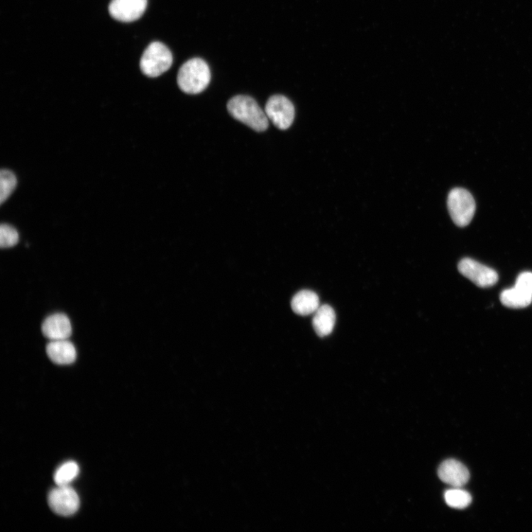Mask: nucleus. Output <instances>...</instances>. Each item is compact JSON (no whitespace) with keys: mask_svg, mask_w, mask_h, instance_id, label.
Instances as JSON below:
<instances>
[{"mask_svg":"<svg viewBox=\"0 0 532 532\" xmlns=\"http://www.w3.org/2000/svg\"><path fill=\"white\" fill-rule=\"evenodd\" d=\"M227 109L231 116L255 131L269 128V118L257 101L250 96H237L230 99Z\"/></svg>","mask_w":532,"mask_h":532,"instance_id":"f257e3e1","label":"nucleus"},{"mask_svg":"<svg viewBox=\"0 0 532 532\" xmlns=\"http://www.w3.org/2000/svg\"><path fill=\"white\" fill-rule=\"evenodd\" d=\"M210 80L209 67L204 60L199 58L185 62L177 77V84L187 94H201L208 87Z\"/></svg>","mask_w":532,"mask_h":532,"instance_id":"f03ea898","label":"nucleus"},{"mask_svg":"<svg viewBox=\"0 0 532 532\" xmlns=\"http://www.w3.org/2000/svg\"><path fill=\"white\" fill-rule=\"evenodd\" d=\"M173 57L170 49L163 43H151L144 52L140 67L145 75L155 78L162 75L172 66Z\"/></svg>","mask_w":532,"mask_h":532,"instance_id":"7ed1b4c3","label":"nucleus"},{"mask_svg":"<svg viewBox=\"0 0 532 532\" xmlns=\"http://www.w3.org/2000/svg\"><path fill=\"white\" fill-rule=\"evenodd\" d=\"M448 206L453 222L460 227L470 223L476 209L472 194L462 188L451 190L448 195Z\"/></svg>","mask_w":532,"mask_h":532,"instance_id":"20e7f679","label":"nucleus"},{"mask_svg":"<svg viewBox=\"0 0 532 532\" xmlns=\"http://www.w3.org/2000/svg\"><path fill=\"white\" fill-rule=\"evenodd\" d=\"M501 304L511 309H523L532 301V273L523 272L517 278L516 286L504 290L500 297Z\"/></svg>","mask_w":532,"mask_h":532,"instance_id":"39448f33","label":"nucleus"},{"mask_svg":"<svg viewBox=\"0 0 532 532\" xmlns=\"http://www.w3.org/2000/svg\"><path fill=\"white\" fill-rule=\"evenodd\" d=\"M265 112L279 130H287L292 126L295 116L294 106L286 96L275 95L266 103Z\"/></svg>","mask_w":532,"mask_h":532,"instance_id":"423d86ee","label":"nucleus"},{"mask_svg":"<svg viewBox=\"0 0 532 532\" xmlns=\"http://www.w3.org/2000/svg\"><path fill=\"white\" fill-rule=\"evenodd\" d=\"M48 504L58 516L67 517L79 510L80 500L77 492L70 485L58 486L49 493Z\"/></svg>","mask_w":532,"mask_h":532,"instance_id":"0eeeda50","label":"nucleus"},{"mask_svg":"<svg viewBox=\"0 0 532 532\" xmlns=\"http://www.w3.org/2000/svg\"><path fill=\"white\" fill-rule=\"evenodd\" d=\"M459 272L480 288H489L499 281V275L487 266L470 258H465L458 265Z\"/></svg>","mask_w":532,"mask_h":532,"instance_id":"6e6552de","label":"nucleus"},{"mask_svg":"<svg viewBox=\"0 0 532 532\" xmlns=\"http://www.w3.org/2000/svg\"><path fill=\"white\" fill-rule=\"evenodd\" d=\"M148 3V0H112L109 12L119 22L131 23L145 13Z\"/></svg>","mask_w":532,"mask_h":532,"instance_id":"1a4fd4ad","label":"nucleus"},{"mask_svg":"<svg viewBox=\"0 0 532 532\" xmlns=\"http://www.w3.org/2000/svg\"><path fill=\"white\" fill-rule=\"evenodd\" d=\"M438 476L443 482L453 487H463L470 477L467 468L454 459L443 461L438 470Z\"/></svg>","mask_w":532,"mask_h":532,"instance_id":"9d476101","label":"nucleus"},{"mask_svg":"<svg viewBox=\"0 0 532 532\" xmlns=\"http://www.w3.org/2000/svg\"><path fill=\"white\" fill-rule=\"evenodd\" d=\"M42 331L50 341L67 340L72 333L69 318L63 314L49 316L43 323Z\"/></svg>","mask_w":532,"mask_h":532,"instance_id":"9b49d317","label":"nucleus"},{"mask_svg":"<svg viewBox=\"0 0 532 532\" xmlns=\"http://www.w3.org/2000/svg\"><path fill=\"white\" fill-rule=\"evenodd\" d=\"M46 352L50 360L57 365H70L77 360L76 348L67 340L50 341Z\"/></svg>","mask_w":532,"mask_h":532,"instance_id":"f8f14e48","label":"nucleus"},{"mask_svg":"<svg viewBox=\"0 0 532 532\" xmlns=\"http://www.w3.org/2000/svg\"><path fill=\"white\" fill-rule=\"evenodd\" d=\"M291 305L294 312L301 316L314 314L321 307L318 295L309 290L298 292L293 297Z\"/></svg>","mask_w":532,"mask_h":532,"instance_id":"ddd939ff","label":"nucleus"},{"mask_svg":"<svg viewBox=\"0 0 532 532\" xmlns=\"http://www.w3.org/2000/svg\"><path fill=\"white\" fill-rule=\"evenodd\" d=\"M335 323L336 314L330 306L323 305L314 313L313 327L318 336L325 337L330 335Z\"/></svg>","mask_w":532,"mask_h":532,"instance_id":"4468645a","label":"nucleus"},{"mask_svg":"<svg viewBox=\"0 0 532 532\" xmlns=\"http://www.w3.org/2000/svg\"><path fill=\"white\" fill-rule=\"evenodd\" d=\"M79 473V465L74 461H68L61 465L55 472V482L57 486H67L72 483Z\"/></svg>","mask_w":532,"mask_h":532,"instance_id":"2eb2a0df","label":"nucleus"},{"mask_svg":"<svg viewBox=\"0 0 532 532\" xmlns=\"http://www.w3.org/2000/svg\"><path fill=\"white\" fill-rule=\"evenodd\" d=\"M445 499L448 506L458 509H465L472 503L470 494L459 487L448 490L445 494Z\"/></svg>","mask_w":532,"mask_h":532,"instance_id":"dca6fc26","label":"nucleus"},{"mask_svg":"<svg viewBox=\"0 0 532 532\" xmlns=\"http://www.w3.org/2000/svg\"><path fill=\"white\" fill-rule=\"evenodd\" d=\"M17 184L15 174L9 170L0 173V202L4 204L14 191Z\"/></svg>","mask_w":532,"mask_h":532,"instance_id":"f3484780","label":"nucleus"},{"mask_svg":"<svg viewBox=\"0 0 532 532\" xmlns=\"http://www.w3.org/2000/svg\"><path fill=\"white\" fill-rule=\"evenodd\" d=\"M19 241V234L13 226L9 224H2L0 227V245L3 248H11Z\"/></svg>","mask_w":532,"mask_h":532,"instance_id":"a211bd4d","label":"nucleus"}]
</instances>
